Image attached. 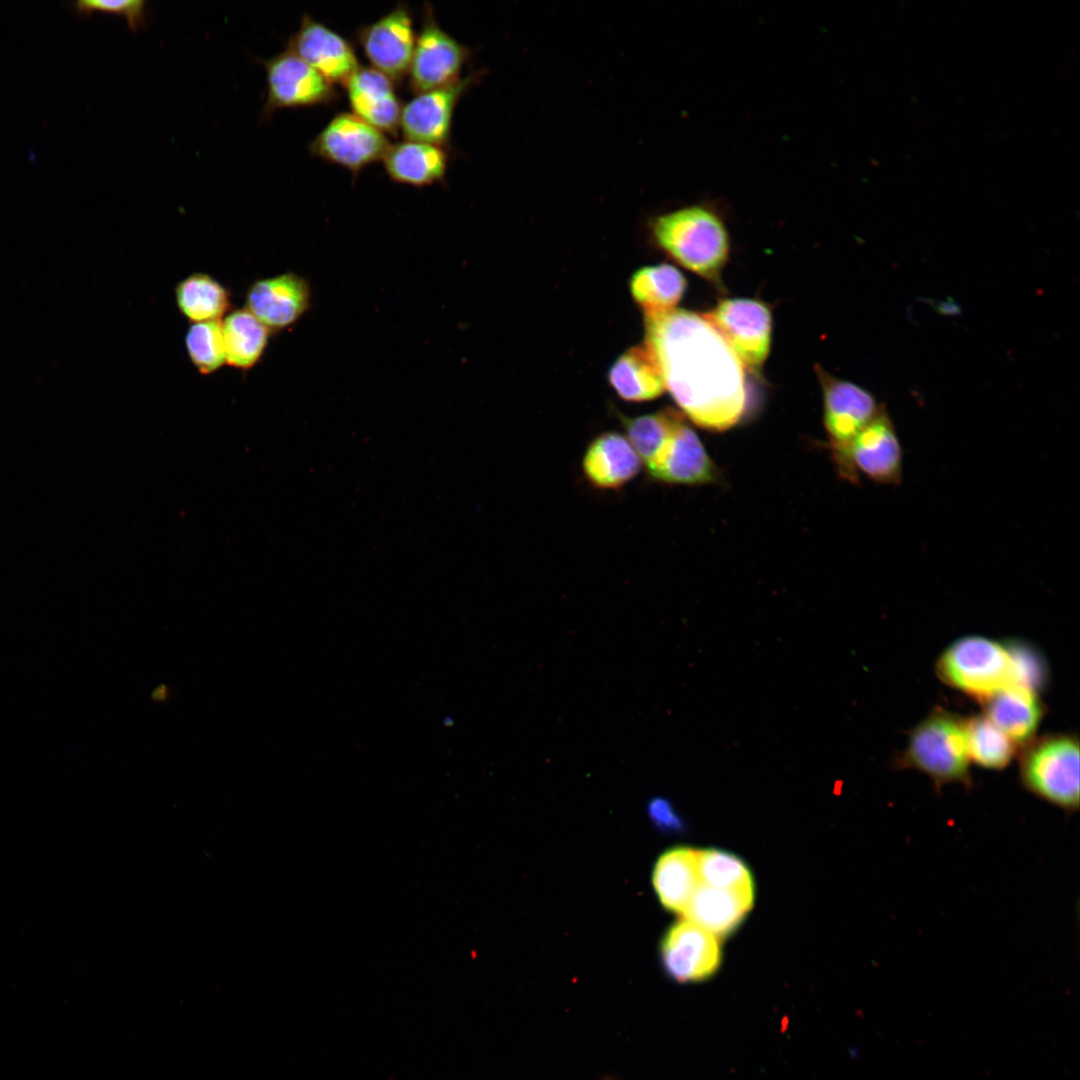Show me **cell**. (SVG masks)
Here are the masks:
<instances>
[{
  "label": "cell",
  "mask_w": 1080,
  "mask_h": 1080,
  "mask_svg": "<svg viewBox=\"0 0 1080 1080\" xmlns=\"http://www.w3.org/2000/svg\"><path fill=\"white\" fill-rule=\"evenodd\" d=\"M644 346L694 424L724 431L740 421L747 403L744 366L703 314L674 308L645 315Z\"/></svg>",
  "instance_id": "cell-1"
},
{
  "label": "cell",
  "mask_w": 1080,
  "mask_h": 1080,
  "mask_svg": "<svg viewBox=\"0 0 1080 1080\" xmlns=\"http://www.w3.org/2000/svg\"><path fill=\"white\" fill-rule=\"evenodd\" d=\"M652 232L679 264L707 280H718L728 258L729 237L712 206L694 204L662 214L653 221Z\"/></svg>",
  "instance_id": "cell-2"
},
{
  "label": "cell",
  "mask_w": 1080,
  "mask_h": 1080,
  "mask_svg": "<svg viewBox=\"0 0 1080 1080\" xmlns=\"http://www.w3.org/2000/svg\"><path fill=\"white\" fill-rule=\"evenodd\" d=\"M965 720L937 708L909 737L899 765L929 776L939 790L948 783L971 785Z\"/></svg>",
  "instance_id": "cell-3"
},
{
  "label": "cell",
  "mask_w": 1080,
  "mask_h": 1080,
  "mask_svg": "<svg viewBox=\"0 0 1080 1080\" xmlns=\"http://www.w3.org/2000/svg\"><path fill=\"white\" fill-rule=\"evenodd\" d=\"M936 673L946 684L980 701L1017 684L1007 645L979 636L952 643L938 658Z\"/></svg>",
  "instance_id": "cell-4"
},
{
  "label": "cell",
  "mask_w": 1080,
  "mask_h": 1080,
  "mask_svg": "<svg viewBox=\"0 0 1080 1080\" xmlns=\"http://www.w3.org/2000/svg\"><path fill=\"white\" fill-rule=\"evenodd\" d=\"M1023 786L1037 797L1073 813L1079 809V742L1057 734L1031 742L1020 760Z\"/></svg>",
  "instance_id": "cell-5"
},
{
  "label": "cell",
  "mask_w": 1080,
  "mask_h": 1080,
  "mask_svg": "<svg viewBox=\"0 0 1080 1080\" xmlns=\"http://www.w3.org/2000/svg\"><path fill=\"white\" fill-rule=\"evenodd\" d=\"M816 372L823 391L824 426L833 461L840 477L856 484L859 474L851 462V445L883 406L860 386L837 379L820 366H816Z\"/></svg>",
  "instance_id": "cell-6"
},
{
  "label": "cell",
  "mask_w": 1080,
  "mask_h": 1080,
  "mask_svg": "<svg viewBox=\"0 0 1080 1080\" xmlns=\"http://www.w3.org/2000/svg\"><path fill=\"white\" fill-rule=\"evenodd\" d=\"M734 350L744 368L759 370L770 349L772 318L761 301L745 298L721 300L703 314Z\"/></svg>",
  "instance_id": "cell-7"
},
{
  "label": "cell",
  "mask_w": 1080,
  "mask_h": 1080,
  "mask_svg": "<svg viewBox=\"0 0 1080 1080\" xmlns=\"http://www.w3.org/2000/svg\"><path fill=\"white\" fill-rule=\"evenodd\" d=\"M263 65L267 81L263 118L283 108L328 104L338 96L334 84L288 49Z\"/></svg>",
  "instance_id": "cell-8"
},
{
  "label": "cell",
  "mask_w": 1080,
  "mask_h": 1080,
  "mask_svg": "<svg viewBox=\"0 0 1080 1080\" xmlns=\"http://www.w3.org/2000/svg\"><path fill=\"white\" fill-rule=\"evenodd\" d=\"M468 56V49L444 31L432 9L426 8L408 71L410 89L419 94L457 82Z\"/></svg>",
  "instance_id": "cell-9"
},
{
  "label": "cell",
  "mask_w": 1080,
  "mask_h": 1080,
  "mask_svg": "<svg viewBox=\"0 0 1080 1080\" xmlns=\"http://www.w3.org/2000/svg\"><path fill=\"white\" fill-rule=\"evenodd\" d=\"M390 144L383 132L353 113L336 115L310 144V152L352 172L382 160Z\"/></svg>",
  "instance_id": "cell-10"
},
{
  "label": "cell",
  "mask_w": 1080,
  "mask_h": 1080,
  "mask_svg": "<svg viewBox=\"0 0 1080 1080\" xmlns=\"http://www.w3.org/2000/svg\"><path fill=\"white\" fill-rule=\"evenodd\" d=\"M660 955L665 973L682 984L710 978L721 963L718 937L687 919L669 928Z\"/></svg>",
  "instance_id": "cell-11"
},
{
  "label": "cell",
  "mask_w": 1080,
  "mask_h": 1080,
  "mask_svg": "<svg viewBox=\"0 0 1080 1080\" xmlns=\"http://www.w3.org/2000/svg\"><path fill=\"white\" fill-rule=\"evenodd\" d=\"M358 40L372 68L399 84L410 68L416 36L411 14L399 4L374 23L360 28Z\"/></svg>",
  "instance_id": "cell-12"
},
{
  "label": "cell",
  "mask_w": 1080,
  "mask_h": 1080,
  "mask_svg": "<svg viewBox=\"0 0 1080 1080\" xmlns=\"http://www.w3.org/2000/svg\"><path fill=\"white\" fill-rule=\"evenodd\" d=\"M473 80L474 76L470 75L451 85L419 93L403 105L399 128L404 139L447 146L454 110Z\"/></svg>",
  "instance_id": "cell-13"
},
{
  "label": "cell",
  "mask_w": 1080,
  "mask_h": 1080,
  "mask_svg": "<svg viewBox=\"0 0 1080 1080\" xmlns=\"http://www.w3.org/2000/svg\"><path fill=\"white\" fill-rule=\"evenodd\" d=\"M288 50L332 84L345 85L360 67L350 43L323 23L303 15Z\"/></svg>",
  "instance_id": "cell-14"
},
{
  "label": "cell",
  "mask_w": 1080,
  "mask_h": 1080,
  "mask_svg": "<svg viewBox=\"0 0 1080 1080\" xmlns=\"http://www.w3.org/2000/svg\"><path fill=\"white\" fill-rule=\"evenodd\" d=\"M310 286L301 276L287 272L258 279L248 288L245 308L271 332L293 325L310 307Z\"/></svg>",
  "instance_id": "cell-15"
},
{
  "label": "cell",
  "mask_w": 1080,
  "mask_h": 1080,
  "mask_svg": "<svg viewBox=\"0 0 1080 1080\" xmlns=\"http://www.w3.org/2000/svg\"><path fill=\"white\" fill-rule=\"evenodd\" d=\"M850 458L857 473L874 482L885 485L901 482L902 447L885 407L856 436Z\"/></svg>",
  "instance_id": "cell-16"
},
{
  "label": "cell",
  "mask_w": 1080,
  "mask_h": 1080,
  "mask_svg": "<svg viewBox=\"0 0 1080 1080\" xmlns=\"http://www.w3.org/2000/svg\"><path fill=\"white\" fill-rule=\"evenodd\" d=\"M646 469L653 479L671 484L700 485L719 480L716 465L686 422Z\"/></svg>",
  "instance_id": "cell-17"
},
{
  "label": "cell",
  "mask_w": 1080,
  "mask_h": 1080,
  "mask_svg": "<svg viewBox=\"0 0 1080 1080\" xmlns=\"http://www.w3.org/2000/svg\"><path fill=\"white\" fill-rule=\"evenodd\" d=\"M345 87L353 114L381 132L396 133L402 105L388 77L360 66Z\"/></svg>",
  "instance_id": "cell-18"
},
{
  "label": "cell",
  "mask_w": 1080,
  "mask_h": 1080,
  "mask_svg": "<svg viewBox=\"0 0 1080 1080\" xmlns=\"http://www.w3.org/2000/svg\"><path fill=\"white\" fill-rule=\"evenodd\" d=\"M642 462L628 439L616 432L597 436L583 458L586 479L600 489H617L632 480Z\"/></svg>",
  "instance_id": "cell-19"
},
{
  "label": "cell",
  "mask_w": 1080,
  "mask_h": 1080,
  "mask_svg": "<svg viewBox=\"0 0 1080 1080\" xmlns=\"http://www.w3.org/2000/svg\"><path fill=\"white\" fill-rule=\"evenodd\" d=\"M982 702L985 716L1015 744L1030 741L1043 714L1035 691L1021 684L1009 685Z\"/></svg>",
  "instance_id": "cell-20"
},
{
  "label": "cell",
  "mask_w": 1080,
  "mask_h": 1080,
  "mask_svg": "<svg viewBox=\"0 0 1080 1080\" xmlns=\"http://www.w3.org/2000/svg\"><path fill=\"white\" fill-rule=\"evenodd\" d=\"M652 881L663 906L683 914L701 884L697 851L688 847L665 851L655 864Z\"/></svg>",
  "instance_id": "cell-21"
},
{
  "label": "cell",
  "mask_w": 1080,
  "mask_h": 1080,
  "mask_svg": "<svg viewBox=\"0 0 1080 1080\" xmlns=\"http://www.w3.org/2000/svg\"><path fill=\"white\" fill-rule=\"evenodd\" d=\"M754 898L700 884L683 915L717 937L731 933L751 909Z\"/></svg>",
  "instance_id": "cell-22"
},
{
  "label": "cell",
  "mask_w": 1080,
  "mask_h": 1080,
  "mask_svg": "<svg viewBox=\"0 0 1080 1080\" xmlns=\"http://www.w3.org/2000/svg\"><path fill=\"white\" fill-rule=\"evenodd\" d=\"M382 160L392 180L413 186L442 180L448 162L442 147L409 140L390 145Z\"/></svg>",
  "instance_id": "cell-23"
},
{
  "label": "cell",
  "mask_w": 1080,
  "mask_h": 1080,
  "mask_svg": "<svg viewBox=\"0 0 1080 1080\" xmlns=\"http://www.w3.org/2000/svg\"><path fill=\"white\" fill-rule=\"evenodd\" d=\"M609 382L619 397L632 402L653 400L666 390L661 373L644 345L628 349L614 362Z\"/></svg>",
  "instance_id": "cell-24"
},
{
  "label": "cell",
  "mask_w": 1080,
  "mask_h": 1080,
  "mask_svg": "<svg viewBox=\"0 0 1080 1080\" xmlns=\"http://www.w3.org/2000/svg\"><path fill=\"white\" fill-rule=\"evenodd\" d=\"M226 363L249 370L261 359L271 331L245 307L231 311L223 320Z\"/></svg>",
  "instance_id": "cell-25"
},
{
  "label": "cell",
  "mask_w": 1080,
  "mask_h": 1080,
  "mask_svg": "<svg viewBox=\"0 0 1080 1080\" xmlns=\"http://www.w3.org/2000/svg\"><path fill=\"white\" fill-rule=\"evenodd\" d=\"M685 289L684 276L669 264L643 267L632 275L630 281L633 299L645 315L674 309Z\"/></svg>",
  "instance_id": "cell-26"
},
{
  "label": "cell",
  "mask_w": 1080,
  "mask_h": 1080,
  "mask_svg": "<svg viewBox=\"0 0 1080 1080\" xmlns=\"http://www.w3.org/2000/svg\"><path fill=\"white\" fill-rule=\"evenodd\" d=\"M181 314L193 323L216 321L230 307V293L219 281L205 273H193L175 288Z\"/></svg>",
  "instance_id": "cell-27"
},
{
  "label": "cell",
  "mask_w": 1080,
  "mask_h": 1080,
  "mask_svg": "<svg viewBox=\"0 0 1080 1080\" xmlns=\"http://www.w3.org/2000/svg\"><path fill=\"white\" fill-rule=\"evenodd\" d=\"M627 439L645 467L661 453L678 428L685 422L683 414L673 408L637 416L620 417Z\"/></svg>",
  "instance_id": "cell-28"
},
{
  "label": "cell",
  "mask_w": 1080,
  "mask_h": 1080,
  "mask_svg": "<svg viewBox=\"0 0 1080 1080\" xmlns=\"http://www.w3.org/2000/svg\"><path fill=\"white\" fill-rule=\"evenodd\" d=\"M969 758L988 769L1006 767L1015 752V743L985 715L965 720Z\"/></svg>",
  "instance_id": "cell-29"
},
{
  "label": "cell",
  "mask_w": 1080,
  "mask_h": 1080,
  "mask_svg": "<svg viewBox=\"0 0 1080 1080\" xmlns=\"http://www.w3.org/2000/svg\"><path fill=\"white\" fill-rule=\"evenodd\" d=\"M702 884L754 898V884L748 867L737 856L722 850L697 851Z\"/></svg>",
  "instance_id": "cell-30"
},
{
  "label": "cell",
  "mask_w": 1080,
  "mask_h": 1080,
  "mask_svg": "<svg viewBox=\"0 0 1080 1080\" xmlns=\"http://www.w3.org/2000/svg\"><path fill=\"white\" fill-rule=\"evenodd\" d=\"M185 346L191 363L203 375L217 371L226 363L220 320L192 323L185 335Z\"/></svg>",
  "instance_id": "cell-31"
},
{
  "label": "cell",
  "mask_w": 1080,
  "mask_h": 1080,
  "mask_svg": "<svg viewBox=\"0 0 1080 1080\" xmlns=\"http://www.w3.org/2000/svg\"><path fill=\"white\" fill-rule=\"evenodd\" d=\"M75 9L82 15L95 11L119 15L132 31L143 29L147 24L146 1L142 0H81L75 3Z\"/></svg>",
  "instance_id": "cell-32"
},
{
  "label": "cell",
  "mask_w": 1080,
  "mask_h": 1080,
  "mask_svg": "<svg viewBox=\"0 0 1080 1080\" xmlns=\"http://www.w3.org/2000/svg\"><path fill=\"white\" fill-rule=\"evenodd\" d=\"M1007 647L1013 659L1016 683L1035 691L1044 681L1045 675L1039 656L1032 649L1016 642L1007 644Z\"/></svg>",
  "instance_id": "cell-33"
},
{
  "label": "cell",
  "mask_w": 1080,
  "mask_h": 1080,
  "mask_svg": "<svg viewBox=\"0 0 1080 1080\" xmlns=\"http://www.w3.org/2000/svg\"><path fill=\"white\" fill-rule=\"evenodd\" d=\"M650 820L664 832H681L683 821L672 802L665 797L655 796L647 803Z\"/></svg>",
  "instance_id": "cell-34"
},
{
  "label": "cell",
  "mask_w": 1080,
  "mask_h": 1080,
  "mask_svg": "<svg viewBox=\"0 0 1080 1080\" xmlns=\"http://www.w3.org/2000/svg\"><path fill=\"white\" fill-rule=\"evenodd\" d=\"M152 696H153V698H155V699H157L159 701H163L167 696L166 689L165 688H160V689L157 688L154 691Z\"/></svg>",
  "instance_id": "cell-35"
}]
</instances>
